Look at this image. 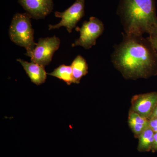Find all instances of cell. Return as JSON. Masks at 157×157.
Listing matches in <instances>:
<instances>
[{
	"instance_id": "obj_10",
	"label": "cell",
	"mask_w": 157,
	"mask_h": 157,
	"mask_svg": "<svg viewBox=\"0 0 157 157\" xmlns=\"http://www.w3.org/2000/svg\"><path fill=\"white\" fill-rule=\"evenodd\" d=\"M128 124L135 136L138 138L140 134L149 127V119L130 110Z\"/></svg>"
},
{
	"instance_id": "obj_17",
	"label": "cell",
	"mask_w": 157,
	"mask_h": 157,
	"mask_svg": "<svg viewBox=\"0 0 157 157\" xmlns=\"http://www.w3.org/2000/svg\"><path fill=\"white\" fill-rule=\"evenodd\" d=\"M151 116H152L155 117L157 118V104L155 108L154 111Z\"/></svg>"
},
{
	"instance_id": "obj_16",
	"label": "cell",
	"mask_w": 157,
	"mask_h": 157,
	"mask_svg": "<svg viewBox=\"0 0 157 157\" xmlns=\"http://www.w3.org/2000/svg\"><path fill=\"white\" fill-rule=\"evenodd\" d=\"M151 151L157 152V132L155 133L154 135L153 143Z\"/></svg>"
},
{
	"instance_id": "obj_9",
	"label": "cell",
	"mask_w": 157,
	"mask_h": 157,
	"mask_svg": "<svg viewBox=\"0 0 157 157\" xmlns=\"http://www.w3.org/2000/svg\"><path fill=\"white\" fill-rule=\"evenodd\" d=\"M17 61L22 65L33 83L36 85H40L45 82L47 73L44 67L33 62L29 63L21 59H18Z\"/></svg>"
},
{
	"instance_id": "obj_3",
	"label": "cell",
	"mask_w": 157,
	"mask_h": 157,
	"mask_svg": "<svg viewBox=\"0 0 157 157\" xmlns=\"http://www.w3.org/2000/svg\"><path fill=\"white\" fill-rule=\"evenodd\" d=\"M31 17L27 13L14 15L9 29L11 41L27 50L26 55L33 52L37 43L34 40V30L32 28Z\"/></svg>"
},
{
	"instance_id": "obj_7",
	"label": "cell",
	"mask_w": 157,
	"mask_h": 157,
	"mask_svg": "<svg viewBox=\"0 0 157 157\" xmlns=\"http://www.w3.org/2000/svg\"><path fill=\"white\" fill-rule=\"evenodd\" d=\"M157 104V92H151L135 96L132 98L131 111L149 119Z\"/></svg>"
},
{
	"instance_id": "obj_14",
	"label": "cell",
	"mask_w": 157,
	"mask_h": 157,
	"mask_svg": "<svg viewBox=\"0 0 157 157\" xmlns=\"http://www.w3.org/2000/svg\"><path fill=\"white\" fill-rule=\"evenodd\" d=\"M147 38L157 52V27L149 35Z\"/></svg>"
},
{
	"instance_id": "obj_2",
	"label": "cell",
	"mask_w": 157,
	"mask_h": 157,
	"mask_svg": "<svg viewBox=\"0 0 157 157\" xmlns=\"http://www.w3.org/2000/svg\"><path fill=\"white\" fill-rule=\"evenodd\" d=\"M118 14L126 35H149L157 27L155 0H121Z\"/></svg>"
},
{
	"instance_id": "obj_12",
	"label": "cell",
	"mask_w": 157,
	"mask_h": 157,
	"mask_svg": "<svg viewBox=\"0 0 157 157\" xmlns=\"http://www.w3.org/2000/svg\"><path fill=\"white\" fill-rule=\"evenodd\" d=\"M154 132L149 127L145 129L138 137L137 150L141 152L151 151Z\"/></svg>"
},
{
	"instance_id": "obj_8",
	"label": "cell",
	"mask_w": 157,
	"mask_h": 157,
	"mask_svg": "<svg viewBox=\"0 0 157 157\" xmlns=\"http://www.w3.org/2000/svg\"><path fill=\"white\" fill-rule=\"evenodd\" d=\"M18 2L34 19L44 18L53 9L52 0H18Z\"/></svg>"
},
{
	"instance_id": "obj_1",
	"label": "cell",
	"mask_w": 157,
	"mask_h": 157,
	"mask_svg": "<svg viewBox=\"0 0 157 157\" xmlns=\"http://www.w3.org/2000/svg\"><path fill=\"white\" fill-rule=\"evenodd\" d=\"M115 67L125 78L136 79L157 75V52L147 38L123 34L111 56Z\"/></svg>"
},
{
	"instance_id": "obj_6",
	"label": "cell",
	"mask_w": 157,
	"mask_h": 157,
	"mask_svg": "<svg viewBox=\"0 0 157 157\" xmlns=\"http://www.w3.org/2000/svg\"><path fill=\"white\" fill-rule=\"evenodd\" d=\"M84 6L85 0H76L72 6L63 12H55L56 17H59L62 20L60 22L55 25H50L49 30L64 26L69 33H71L77 23L84 16Z\"/></svg>"
},
{
	"instance_id": "obj_4",
	"label": "cell",
	"mask_w": 157,
	"mask_h": 157,
	"mask_svg": "<svg viewBox=\"0 0 157 157\" xmlns=\"http://www.w3.org/2000/svg\"><path fill=\"white\" fill-rule=\"evenodd\" d=\"M104 25L100 20L94 17H90L89 21L83 23L80 29V37L72 45L73 47L81 46L90 49L95 45L98 37L103 33Z\"/></svg>"
},
{
	"instance_id": "obj_15",
	"label": "cell",
	"mask_w": 157,
	"mask_h": 157,
	"mask_svg": "<svg viewBox=\"0 0 157 157\" xmlns=\"http://www.w3.org/2000/svg\"><path fill=\"white\" fill-rule=\"evenodd\" d=\"M149 119V127L154 132H157V118L155 117H151Z\"/></svg>"
},
{
	"instance_id": "obj_11",
	"label": "cell",
	"mask_w": 157,
	"mask_h": 157,
	"mask_svg": "<svg viewBox=\"0 0 157 157\" xmlns=\"http://www.w3.org/2000/svg\"><path fill=\"white\" fill-rule=\"evenodd\" d=\"M73 78L76 84H78L80 79L88 73V65L86 61L82 56L78 55L71 64Z\"/></svg>"
},
{
	"instance_id": "obj_13",
	"label": "cell",
	"mask_w": 157,
	"mask_h": 157,
	"mask_svg": "<svg viewBox=\"0 0 157 157\" xmlns=\"http://www.w3.org/2000/svg\"><path fill=\"white\" fill-rule=\"evenodd\" d=\"M48 74L63 80L68 85H70L72 83H76L73 78L71 66L60 65L58 67L55 69L53 72L48 73Z\"/></svg>"
},
{
	"instance_id": "obj_5",
	"label": "cell",
	"mask_w": 157,
	"mask_h": 157,
	"mask_svg": "<svg viewBox=\"0 0 157 157\" xmlns=\"http://www.w3.org/2000/svg\"><path fill=\"white\" fill-rule=\"evenodd\" d=\"M60 41L54 36L50 38H40L36 47L27 56L32 62L45 67L50 63L54 53L59 47Z\"/></svg>"
}]
</instances>
